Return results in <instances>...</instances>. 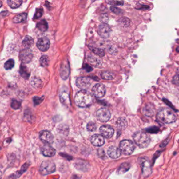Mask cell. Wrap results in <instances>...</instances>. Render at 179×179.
I'll return each mask as SVG.
<instances>
[{"label": "cell", "mask_w": 179, "mask_h": 179, "mask_svg": "<svg viewBox=\"0 0 179 179\" xmlns=\"http://www.w3.org/2000/svg\"><path fill=\"white\" fill-rule=\"evenodd\" d=\"M108 154L110 157L113 159L119 158L121 155V151L118 147L116 146H111L108 149Z\"/></svg>", "instance_id": "cell-17"}, {"label": "cell", "mask_w": 179, "mask_h": 179, "mask_svg": "<svg viewBox=\"0 0 179 179\" xmlns=\"http://www.w3.org/2000/svg\"><path fill=\"white\" fill-rule=\"evenodd\" d=\"M96 117L100 121L106 122L110 118L111 113L109 110L105 108H101L97 111Z\"/></svg>", "instance_id": "cell-8"}, {"label": "cell", "mask_w": 179, "mask_h": 179, "mask_svg": "<svg viewBox=\"0 0 179 179\" xmlns=\"http://www.w3.org/2000/svg\"><path fill=\"white\" fill-rule=\"evenodd\" d=\"M20 73L22 77L25 79H28L30 75V73L28 68L24 64H21L20 66Z\"/></svg>", "instance_id": "cell-21"}, {"label": "cell", "mask_w": 179, "mask_h": 179, "mask_svg": "<svg viewBox=\"0 0 179 179\" xmlns=\"http://www.w3.org/2000/svg\"><path fill=\"white\" fill-rule=\"evenodd\" d=\"M14 66V61L12 59H10L6 62L4 64V67L6 70H11Z\"/></svg>", "instance_id": "cell-35"}, {"label": "cell", "mask_w": 179, "mask_h": 179, "mask_svg": "<svg viewBox=\"0 0 179 179\" xmlns=\"http://www.w3.org/2000/svg\"><path fill=\"white\" fill-rule=\"evenodd\" d=\"M98 32L100 37L104 38H107L109 37L111 33V28L107 24L102 23L99 25Z\"/></svg>", "instance_id": "cell-12"}, {"label": "cell", "mask_w": 179, "mask_h": 179, "mask_svg": "<svg viewBox=\"0 0 179 179\" xmlns=\"http://www.w3.org/2000/svg\"><path fill=\"white\" fill-rule=\"evenodd\" d=\"M97 129L96 124L93 122H90L87 125V129L89 131H94Z\"/></svg>", "instance_id": "cell-37"}, {"label": "cell", "mask_w": 179, "mask_h": 179, "mask_svg": "<svg viewBox=\"0 0 179 179\" xmlns=\"http://www.w3.org/2000/svg\"><path fill=\"white\" fill-rule=\"evenodd\" d=\"M178 75L175 76V77H174L173 79V82L174 84L177 85L179 84V80H178Z\"/></svg>", "instance_id": "cell-45"}, {"label": "cell", "mask_w": 179, "mask_h": 179, "mask_svg": "<svg viewBox=\"0 0 179 179\" xmlns=\"http://www.w3.org/2000/svg\"><path fill=\"white\" fill-rule=\"evenodd\" d=\"M101 76L102 77V79L105 80H112L115 78V74L113 72H109V71H105L102 72L101 74Z\"/></svg>", "instance_id": "cell-25"}, {"label": "cell", "mask_w": 179, "mask_h": 179, "mask_svg": "<svg viewBox=\"0 0 179 179\" xmlns=\"http://www.w3.org/2000/svg\"><path fill=\"white\" fill-rule=\"evenodd\" d=\"M155 112L154 107L152 104H146L143 108V113L145 116L152 117Z\"/></svg>", "instance_id": "cell-18"}, {"label": "cell", "mask_w": 179, "mask_h": 179, "mask_svg": "<svg viewBox=\"0 0 179 179\" xmlns=\"http://www.w3.org/2000/svg\"><path fill=\"white\" fill-rule=\"evenodd\" d=\"M89 47L95 55L99 56L100 57H103L105 55V52L102 49L93 46Z\"/></svg>", "instance_id": "cell-30"}, {"label": "cell", "mask_w": 179, "mask_h": 179, "mask_svg": "<svg viewBox=\"0 0 179 179\" xmlns=\"http://www.w3.org/2000/svg\"><path fill=\"white\" fill-rule=\"evenodd\" d=\"M59 99L61 102L65 105H70V99L69 93L66 90H63L61 92L59 95Z\"/></svg>", "instance_id": "cell-20"}, {"label": "cell", "mask_w": 179, "mask_h": 179, "mask_svg": "<svg viewBox=\"0 0 179 179\" xmlns=\"http://www.w3.org/2000/svg\"><path fill=\"white\" fill-rule=\"evenodd\" d=\"M157 118L160 121L165 124H171L176 121V116L174 113L168 108H163L158 113Z\"/></svg>", "instance_id": "cell-2"}, {"label": "cell", "mask_w": 179, "mask_h": 179, "mask_svg": "<svg viewBox=\"0 0 179 179\" xmlns=\"http://www.w3.org/2000/svg\"><path fill=\"white\" fill-rule=\"evenodd\" d=\"M133 138L137 145L141 148L148 147L150 142L149 136L145 133L142 131H138L135 133L133 134Z\"/></svg>", "instance_id": "cell-3"}, {"label": "cell", "mask_w": 179, "mask_h": 179, "mask_svg": "<svg viewBox=\"0 0 179 179\" xmlns=\"http://www.w3.org/2000/svg\"><path fill=\"white\" fill-rule=\"evenodd\" d=\"M70 74V68L68 63H63L61 66V77L63 79H66L69 76Z\"/></svg>", "instance_id": "cell-19"}, {"label": "cell", "mask_w": 179, "mask_h": 179, "mask_svg": "<svg viewBox=\"0 0 179 179\" xmlns=\"http://www.w3.org/2000/svg\"><path fill=\"white\" fill-rule=\"evenodd\" d=\"M139 162L142 169V173L145 177L150 175L152 172V168L150 161L146 157H141L139 160Z\"/></svg>", "instance_id": "cell-6"}, {"label": "cell", "mask_w": 179, "mask_h": 179, "mask_svg": "<svg viewBox=\"0 0 179 179\" xmlns=\"http://www.w3.org/2000/svg\"><path fill=\"white\" fill-rule=\"evenodd\" d=\"M130 167V165L129 163L125 162V163H122L120 165V167L119 168L118 170V173L123 174L125 173L128 170H129Z\"/></svg>", "instance_id": "cell-28"}, {"label": "cell", "mask_w": 179, "mask_h": 179, "mask_svg": "<svg viewBox=\"0 0 179 179\" xmlns=\"http://www.w3.org/2000/svg\"><path fill=\"white\" fill-rule=\"evenodd\" d=\"M55 170L56 166L55 163L53 161L50 160L43 161L40 166V173L43 176L53 173L55 171Z\"/></svg>", "instance_id": "cell-5"}, {"label": "cell", "mask_w": 179, "mask_h": 179, "mask_svg": "<svg viewBox=\"0 0 179 179\" xmlns=\"http://www.w3.org/2000/svg\"><path fill=\"white\" fill-rule=\"evenodd\" d=\"M121 153L125 156L130 155L135 149V145L133 142L129 140H124L120 142L119 148Z\"/></svg>", "instance_id": "cell-4"}, {"label": "cell", "mask_w": 179, "mask_h": 179, "mask_svg": "<svg viewBox=\"0 0 179 179\" xmlns=\"http://www.w3.org/2000/svg\"><path fill=\"white\" fill-rule=\"evenodd\" d=\"M106 87L102 84H97L92 89L93 94L97 98H102L106 94Z\"/></svg>", "instance_id": "cell-10"}, {"label": "cell", "mask_w": 179, "mask_h": 179, "mask_svg": "<svg viewBox=\"0 0 179 179\" xmlns=\"http://www.w3.org/2000/svg\"><path fill=\"white\" fill-rule=\"evenodd\" d=\"M27 16V14L25 13L20 14L15 16L14 18H13V22L15 23H19L23 22H25L26 20Z\"/></svg>", "instance_id": "cell-23"}, {"label": "cell", "mask_w": 179, "mask_h": 179, "mask_svg": "<svg viewBox=\"0 0 179 179\" xmlns=\"http://www.w3.org/2000/svg\"><path fill=\"white\" fill-rule=\"evenodd\" d=\"M29 165H29V163H25V164H24L22 166L21 168L20 169V171L18 172H17L16 174H15L17 178L20 177V176H21L22 174L24 173V172L26 171V170H27V169L29 168Z\"/></svg>", "instance_id": "cell-32"}, {"label": "cell", "mask_w": 179, "mask_h": 179, "mask_svg": "<svg viewBox=\"0 0 179 179\" xmlns=\"http://www.w3.org/2000/svg\"><path fill=\"white\" fill-rule=\"evenodd\" d=\"M21 102L18 101V100H15V99L12 100V102H11V107L15 110L19 109L21 107Z\"/></svg>", "instance_id": "cell-36"}, {"label": "cell", "mask_w": 179, "mask_h": 179, "mask_svg": "<svg viewBox=\"0 0 179 179\" xmlns=\"http://www.w3.org/2000/svg\"><path fill=\"white\" fill-rule=\"evenodd\" d=\"M116 125L119 129H125L127 125V121L125 118L121 117L118 119L116 122Z\"/></svg>", "instance_id": "cell-24"}, {"label": "cell", "mask_w": 179, "mask_h": 179, "mask_svg": "<svg viewBox=\"0 0 179 179\" xmlns=\"http://www.w3.org/2000/svg\"><path fill=\"white\" fill-rule=\"evenodd\" d=\"M118 22L124 27H128L130 24V21L129 18H120L118 20Z\"/></svg>", "instance_id": "cell-34"}, {"label": "cell", "mask_w": 179, "mask_h": 179, "mask_svg": "<svg viewBox=\"0 0 179 179\" xmlns=\"http://www.w3.org/2000/svg\"><path fill=\"white\" fill-rule=\"evenodd\" d=\"M101 20L104 22V24H106L109 21L108 16L107 15L104 14L101 17Z\"/></svg>", "instance_id": "cell-43"}, {"label": "cell", "mask_w": 179, "mask_h": 179, "mask_svg": "<svg viewBox=\"0 0 179 179\" xmlns=\"http://www.w3.org/2000/svg\"><path fill=\"white\" fill-rule=\"evenodd\" d=\"M107 50L110 54H113V55H116L118 53L117 49L116 47L113 46V45L108 46L107 47Z\"/></svg>", "instance_id": "cell-38"}, {"label": "cell", "mask_w": 179, "mask_h": 179, "mask_svg": "<svg viewBox=\"0 0 179 179\" xmlns=\"http://www.w3.org/2000/svg\"><path fill=\"white\" fill-rule=\"evenodd\" d=\"M110 10L116 14L120 15L123 14V11L118 7L111 6L110 7Z\"/></svg>", "instance_id": "cell-40"}, {"label": "cell", "mask_w": 179, "mask_h": 179, "mask_svg": "<svg viewBox=\"0 0 179 179\" xmlns=\"http://www.w3.org/2000/svg\"><path fill=\"white\" fill-rule=\"evenodd\" d=\"M42 153L47 157H52L56 154L55 149L49 145H45L41 148Z\"/></svg>", "instance_id": "cell-15"}, {"label": "cell", "mask_w": 179, "mask_h": 179, "mask_svg": "<svg viewBox=\"0 0 179 179\" xmlns=\"http://www.w3.org/2000/svg\"><path fill=\"white\" fill-rule=\"evenodd\" d=\"M91 143L96 147H101L105 143V139L100 134H96L93 135L90 138Z\"/></svg>", "instance_id": "cell-16"}, {"label": "cell", "mask_w": 179, "mask_h": 179, "mask_svg": "<svg viewBox=\"0 0 179 179\" xmlns=\"http://www.w3.org/2000/svg\"><path fill=\"white\" fill-rule=\"evenodd\" d=\"M93 82V79L90 77H81L77 78L76 84L82 90H86L90 87Z\"/></svg>", "instance_id": "cell-7"}, {"label": "cell", "mask_w": 179, "mask_h": 179, "mask_svg": "<svg viewBox=\"0 0 179 179\" xmlns=\"http://www.w3.org/2000/svg\"><path fill=\"white\" fill-rule=\"evenodd\" d=\"M43 14V10L41 8H39V9H37L36 11V13L35 14V15L34 16V19H38V18H40Z\"/></svg>", "instance_id": "cell-39"}, {"label": "cell", "mask_w": 179, "mask_h": 179, "mask_svg": "<svg viewBox=\"0 0 179 179\" xmlns=\"http://www.w3.org/2000/svg\"><path fill=\"white\" fill-rule=\"evenodd\" d=\"M34 44V40L32 37L26 36L22 42V45L26 49H30Z\"/></svg>", "instance_id": "cell-22"}, {"label": "cell", "mask_w": 179, "mask_h": 179, "mask_svg": "<svg viewBox=\"0 0 179 179\" xmlns=\"http://www.w3.org/2000/svg\"><path fill=\"white\" fill-rule=\"evenodd\" d=\"M147 131L150 133H156L158 132V128L156 127H154L150 128L149 129L147 130Z\"/></svg>", "instance_id": "cell-44"}, {"label": "cell", "mask_w": 179, "mask_h": 179, "mask_svg": "<svg viewBox=\"0 0 179 179\" xmlns=\"http://www.w3.org/2000/svg\"><path fill=\"white\" fill-rule=\"evenodd\" d=\"M88 60L91 64L93 65V66H99L101 64V61L98 58L95 57L94 56L92 55H89L88 56Z\"/></svg>", "instance_id": "cell-26"}, {"label": "cell", "mask_w": 179, "mask_h": 179, "mask_svg": "<svg viewBox=\"0 0 179 179\" xmlns=\"http://www.w3.org/2000/svg\"><path fill=\"white\" fill-rule=\"evenodd\" d=\"M30 84L34 88H38L41 86L42 82L40 78L35 77V78H33L32 79Z\"/></svg>", "instance_id": "cell-31"}, {"label": "cell", "mask_w": 179, "mask_h": 179, "mask_svg": "<svg viewBox=\"0 0 179 179\" xmlns=\"http://www.w3.org/2000/svg\"><path fill=\"white\" fill-rule=\"evenodd\" d=\"M40 63L43 67H46L49 64V58L47 56L43 55L40 58Z\"/></svg>", "instance_id": "cell-33"}, {"label": "cell", "mask_w": 179, "mask_h": 179, "mask_svg": "<svg viewBox=\"0 0 179 179\" xmlns=\"http://www.w3.org/2000/svg\"><path fill=\"white\" fill-rule=\"evenodd\" d=\"M22 2H23L22 1H21V0H12V1H8L7 3L11 8L16 9L20 7Z\"/></svg>", "instance_id": "cell-29"}, {"label": "cell", "mask_w": 179, "mask_h": 179, "mask_svg": "<svg viewBox=\"0 0 179 179\" xmlns=\"http://www.w3.org/2000/svg\"><path fill=\"white\" fill-rule=\"evenodd\" d=\"M37 27L42 32H45L48 29V24L45 20H42L38 23Z\"/></svg>", "instance_id": "cell-27"}, {"label": "cell", "mask_w": 179, "mask_h": 179, "mask_svg": "<svg viewBox=\"0 0 179 179\" xmlns=\"http://www.w3.org/2000/svg\"><path fill=\"white\" fill-rule=\"evenodd\" d=\"M43 100H44L43 96L42 97H35L33 98V102H34V105L36 106L41 104L43 101Z\"/></svg>", "instance_id": "cell-41"}, {"label": "cell", "mask_w": 179, "mask_h": 179, "mask_svg": "<svg viewBox=\"0 0 179 179\" xmlns=\"http://www.w3.org/2000/svg\"><path fill=\"white\" fill-rule=\"evenodd\" d=\"M17 179V177L16 176H15V174H11V176H9L8 177H7L6 179Z\"/></svg>", "instance_id": "cell-46"}, {"label": "cell", "mask_w": 179, "mask_h": 179, "mask_svg": "<svg viewBox=\"0 0 179 179\" xmlns=\"http://www.w3.org/2000/svg\"><path fill=\"white\" fill-rule=\"evenodd\" d=\"M33 58V54L30 49H24L20 52L19 54L20 61L24 64L30 63L32 61Z\"/></svg>", "instance_id": "cell-9"}, {"label": "cell", "mask_w": 179, "mask_h": 179, "mask_svg": "<svg viewBox=\"0 0 179 179\" xmlns=\"http://www.w3.org/2000/svg\"><path fill=\"white\" fill-rule=\"evenodd\" d=\"M2 173L1 171V170H0V179H2Z\"/></svg>", "instance_id": "cell-47"}, {"label": "cell", "mask_w": 179, "mask_h": 179, "mask_svg": "<svg viewBox=\"0 0 179 179\" xmlns=\"http://www.w3.org/2000/svg\"><path fill=\"white\" fill-rule=\"evenodd\" d=\"M37 46L40 50L42 52H46L49 50L50 46V41L47 38H42L38 40Z\"/></svg>", "instance_id": "cell-14"}, {"label": "cell", "mask_w": 179, "mask_h": 179, "mask_svg": "<svg viewBox=\"0 0 179 179\" xmlns=\"http://www.w3.org/2000/svg\"><path fill=\"white\" fill-rule=\"evenodd\" d=\"M100 132L104 138L109 139L113 135L114 129L110 125H104L100 127Z\"/></svg>", "instance_id": "cell-13"}, {"label": "cell", "mask_w": 179, "mask_h": 179, "mask_svg": "<svg viewBox=\"0 0 179 179\" xmlns=\"http://www.w3.org/2000/svg\"><path fill=\"white\" fill-rule=\"evenodd\" d=\"M93 101V98L90 93L86 90L78 91L75 97V102L79 107H88Z\"/></svg>", "instance_id": "cell-1"}, {"label": "cell", "mask_w": 179, "mask_h": 179, "mask_svg": "<svg viewBox=\"0 0 179 179\" xmlns=\"http://www.w3.org/2000/svg\"><path fill=\"white\" fill-rule=\"evenodd\" d=\"M108 3L113 6H122L123 5L124 1H108Z\"/></svg>", "instance_id": "cell-42"}, {"label": "cell", "mask_w": 179, "mask_h": 179, "mask_svg": "<svg viewBox=\"0 0 179 179\" xmlns=\"http://www.w3.org/2000/svg\"><path fill=\"white\" fill-rule=\"evenodd\" d=\"M2 6V2H0V7H1Z\"/></svg>", "instance_id": "cell-48"}, {"label": "cell", "mask_w": 179, "mask_h": 179, "mask_svg": "<svg viewBox=\"0 0 179 179\" xmlns=\"http://www.w3.org/2000/svg\"><path fill=\"white\" fill-rule=\"evenodd\" d=\"M40 139L42 141L45 143L46 145H50L53 142L54 136L50 131L44 130L40 133Z\"/></svg>", "instance_id": "cell-11"}]
</instances>
